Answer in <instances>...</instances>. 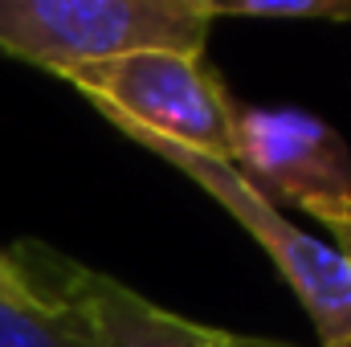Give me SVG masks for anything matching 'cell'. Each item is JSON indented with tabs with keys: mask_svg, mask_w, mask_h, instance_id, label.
Wrapping results in <instances>:
<instances>
[{
	"mask_svg": "<svg viewBox=\"0 0 351 347\" xmlns=\"http://www.w3.org/2000/svg\"><path fill=\"white\" fill-rule=\"evenodd\" d=\"M8 258L29 286L74 294L94 323L98 347H294L282 339L233 335V331L204 327V323H192L184 315H172V311L147 302L143 294H135L131 286H123L119 278L94 274L78 261L62 258L49 246L25 241V246L8 250Z\"/></svg>",
	"mask_w": 351,
	"mask_h": 347,
	"instance_id": "5b68a950",
	"label": "cell"
},
{
	"mask_svg": "<svg viewBox=\"0 0 351 347\" xmlns=\"http://www.w3.org/2000/svg\"><path fill=\"white\" fill-rule=\"evenodd\" d=\"M204 0H0V53L49 74L143 49L204 53Z\"/></svg>",
	"mask_w": 351,
	"mask_h": 347,
	"instance_id": "6da1fadb",
	"label": "cell"
},
{
	"mask_svg": "<svg viewBox=\"0 0 351 347\" xmlns=\"http://www.w3.org/2000/svg\"><path fill=\"white\" fill-rule=\"evenodd\" d=\"M204 8L213 21H351V0H204Z\"/></svg>",
	"mask_w": 351,
	"mask_h": 347,
	"instance_id": "52a82bcc",
	"label": "cell"
},
{
	"mask_svg": "<svg viewBox=\"0 0 351 347\" xmlns=\"http://www.w3.org/2000/svg\"><path fill=\"white\" fill-rule=\"evenodd\" d=\"M0 347H98L86 307L66 290L29 286L0 270Z\"/></svg>",
	"mask_w": 351,
	"mask_h": 347,
	"instance_id": "8992f818",
	"label": "cell"
},
{
	"mask_svg": "<svg viewBox=\"0 0 351 347\" xmlns=\"http://www.w3.org/2000/svg\"><path fill=\"white\" fill-rule=\"evenodd\" d=\"M123 127H139L172 147L233 164L237 102L196 53L143 49L62 74Z\"/></svg>",
	"mask_w": 351,
	"mask_h": 347,
	"instance_id": "7a4b0ae2",
	"label": "cell"
},
{
	"mask_svg": "<svg viewBox=\"0 0 351 347\" xmlns=\"http://www.w3.org/2000/svg\"><path fill=\"white\" fill-rule=\"evenodd\" d=\"M339 347H351V344H339Z\"/></svg>",
	"mask_w": 351,
	"mask_h": 347,
	"instance_id": "30bf717a",
	"label": "cell"
},
{
	"mask_svg": "<svg viewBox=\"0 0 351 347\" xmlns=\"http://www.w3.org/2000/svg\"><path fill=\"white\" fill-rule=\"evenodd\" d=\"M0 270H12V258H8V250H0Z\"/></svg>",
	"mask_w": 351,
	"mask_h": 347,
	"instance_id": "9c48e42d",
	"label": "cell"
},
{
	"mask_svg": "<svg viewBox=\"0 0 351 347\" xmlns=\"http://www.w3.org/2000/svg\"><path fill=\"white\" fill-rule=\"evenodd\" d=\"M110 127H119L127 139H135L139 147H147L164 164H172L176 172H184L192 184H200L241 229H250V237L269 254L278 274L290 282V290L306 307L311 323L319 327L323 347L351 344V265L339 258V250L323 246L306 229H294L258 188H250L237 176L233 164L172 147V143L139 131V127H123V123H110Z\"/></svg>",
	"mask_w": 351,
	"mask_h": 347,
	"instance_id": "3957f363",
	"label": "cell"
},
{
	"mask_svg": "<svg viewBox=\"0 0 351 347\" xmlns=\"http://www.w3.org/2000/svg\"><path fill=\"white\" fill-rule=\"evenodd\" d=\"M233 168L278 208L294 204L319 225L351 217V152L306 110H237Z\"/></svg>",
	"mask_w": 351,
	"mask_h": 347,
	"instance_id": "277c9868",
	"label": "cell"
},
{
	"mask_svg": "<svg viewBox=\"0 0 351 347\" xmlns=\"http://www.w3.org/2000/svg\"><path fill=\"white\" fill-rule=\"evenodd\" d=\"M331 237H335V250H339V258L351 265V217H343L339 225H331Z\"/></svg>",
	"mask_w": 351,
	"mask_h": 347,
	"instance_id": "ba28073f",
	"label": "cell"
}]
</instances>
